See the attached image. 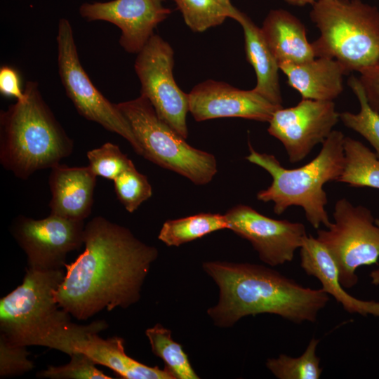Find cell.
<instances>
[{
  "label": "cell",
  "mask_w": 379,
  "mask_h": 379,
  "mask_svg": "<svg viewBox=\"0 0 379 379\" xmlns=\"http://www.w3.org/2000/svg\"><path fill=\"white\" fill-rule=\"evenodd\" d=\"M84 251L55 293L60 308L79 320L137 302L157 249L126 227L96 216L85 225Z\"/></svg>",
  "instance_id": "obj_1"
},
{
  "label": "cell",
  "mask_w": 379,
  "mask_h": 379,
  "mask_svg": "<svg viewBox=\"0 0 379 379\" xmlns=\"http://www.w3.org/2000/svg\"><path fill=\"white\" fill-rule=\"evenodd\" d=\"M203 269L219 288L207 310L216 326L229 328L247 316L271 314L294 324L314 323L329 301L321 288L305 287L265 265L210 261Z\"/></svg>",
  "instance_id": "obj_2"
},
{
  "label": "cell",
  "mask_w": 379,
  "mask_h": 379,
  "mask_svg": "<svg viewBox=\"0 0 379 379\" xmlns=\"http://www.w3.org/2000/svg\"><path fill=\"white\" fill-rule=\"evenodd\" d=\"M25 97L0 114V163L17 178L51 168L69 157L72 140L55 119L39 91L27 81Z\"/></svg>",
  "instance_id": "obj_3"
},
{
  "label": "cell",
  "mask_w": 379,
  "mask_h": 379,
  "mask_svg": "<svg viewBox=\"0 0 379 379\" xmlns=\"http://www.w3.org/2000/svg\"><path fill=\"white\" fill-rule=\"evenodd\" d=\"M344 138L341 131L333 130L317 157L296 168L284 167L274 155L260 153L249 143L246 159L265 169L272 178L267 188L257 193L258 200L272 202L277 215H281L289 207L299 206L314 229L321 225L328 227L331 222L326 210L328 199L324 186L330 181H337L342 173Z\"/></svg>",
  "instance_id": "obj_4"
},
{
  "label": "cell",
  "mask_w": 379,
  "mask_h": 379,
  "mask_svg": "<svg viewBox=\"0 0 379 379\" xmlns=\"http://www.w3.org/2000/svg\"><path fill=\"white\" fill-rule=\"evenodd\" d=\"M310 17L320 32L315 57L333 58L361 72L379 58V9L362 0H318Z\"/></svg>",
  "instance_id": "obj_5"
},
{
  "label": "cell",
  "mask_w": 379,
  "mask_h": 379,
  "mask_svg": "<svg viewBox=\"0 0 379 379\" xmlns=\"http://www.w3.org/2000/svg\"><path fill=\"white\" fill-rule=\"evenodd\" d=\"M65 273L28 267L22 284L0 300V334L15 344L39 345L51 331L70 321L55 297Z\"/></svg>",
  "instance_id": "obj_6"
},
{
  "label": "cell",
  "mask_w": 379,
  "mask_h": 379,
  "mask_svg": "<svg viewBox=\"0 0 379 379\" xmlns=\"http://www.w3.org/2000/svg\"><path fill=\"white\" fill-rule=\"evenodd\" d=\"M117 106L129 123L143 157L197 185L213 180L218 172L215 156L189 145L159 117L145 96L140 95Z\"/></svg>",
  "instance_id": "obj_7"
},
{
  "label": "cell",
  "mask_w": 379,
  "mask_h": 379,
  "mask_svg": "<svg viewBox=\"0 0 379 379\" xmlns=\"http://www.w3.org/2000/svg\"><path fill=\"white\" fill-rule=\"evenodd\" d=\"M333 218L328 227L317 230L316 237L335 260L342 286L351 288L358 282L360 267L378 264L379 226L368 208L345 198L335 202Z\"/></svg>",
  "instance_id": "obj_8"
},
{
  "label": "cell",
  "mask_w": 379,
  "mask_h": 379,
  "mask_svg": "<svg viewBox=\"0 0 379 379\" xmlns=\"http://www.w3.org/2000/svg\"><path fill=\"white\" fill-rule=\"evenodd\" d=\"M58 67L66 94L79 114L126 140L140 156L142 149L131 126L117 104L108 100L93 84L84 69L77 53L70 22L61 18L58 22Z\"/></svg>",
  "instance_id": "obj_9"
},
{
  "label": "cell",
  "mask_w": 379,
  "mask_h": 379,
  "mask_svg": "<svg viewBox=\"0 0 379 379\" xmlns=\"http://www.w3.org/2000/svg\"><path fill=\"white\" fill-rule=\"evenodd\" d=\"M107 327L105 320L94 321L87 325H79L69 321L51 331L39 345L68 355L76 352L84 354L96 365L109 368L121 378L175 379L164 368L150 367L128 356L122 338H101L98 333Z\"/></svg>",
  "instance_id": "obj_10"
},
{
  "label": "cell",
  "mask_w": 379,
  "mask_h": 379,
  "mask_svg": "<svg viewBox=\"0 0 379 379\" xmlns=\"http://www.w3.org/2000/svg\"><path fill=\"white\" fill-rule=\"evenodd\" d=\"M173 54L170 44L154 34L138 53L134 67L141 84V95L150 102L162 121L187 139L188 94L174 79Z\"/></svg>",
  "instance_id": "obj_11"
},
{
  "label": "cell",
  "mask_w": 379,
  "mask_h": 379,
  "mask_svg": "<svg viewBox=\"0 0 379 379\" xmlns=\"http://www.w3.org/2000/svg\"><path fill=\"white\" fill-rule=\"evenodd\" d=\"M84 220L50 214L39 220L18 217L13 234L27 258L28 267L46 271L62 269L69 253L84 240Z\"/></svg>",
  "instance_id": "obj_12"
},
{
  "label": "cell",
  "mask_w": 379,
  "mask_h": 379,
  "mask_svg": "<svg viewBox=\"0 0 379 379\" xmlns=\"http://www.w3.org/2000/svg\"><path fill=\"white\" fill-rule=\"evenodd\" d=\"M339 114L333 101L302 98L293 107L278 109L267 131L281 142L289 161L295 164L326 140L340 120Z\"/></svg>",
  "instance_id": "obj_13"
},
{
  "label": "cell",
  "mask_w": 379,
  "mask_h": 379,
  "mask_svg": "<svg viewBox=\"0 0 379 379\" xmlns=\"http://www.w3.org/2000/svg\"><path fill=\"white\" fill-rule=\"evenodd\" d=\"M225 215L228 230L248 241L260 260L271 267L292 261L307 235L302 223L274 219L248 205H236Z\"/></svg>",
  "instance_id": "obj_14"
},
{
  "label": "cell",
  "mask_w": 379,
  "mask_h": 379,
  "mask_svg": "<svg viewBox=\"0 0 379 379\" xmlns=\"http://www.w3.org/2000/svg\"><path fill=\"white\" fill-rule=\"evenodd\" d=\"M165 0H112L84 3L81 16L88 21L103 20L121 30L119 44L129 53H138L154 34V28L171 14Z\"/></svg>",
  "instance_id": "obj_15"
},
{
  "label": "cell",
  "mask_w": 379,
  "mask_h": 379,
  "mask_svg": "<svg viewBox=\"0 0 379 379\" xmlns=\"http://www.w3.org/2000/svg\"><path fill=\"white\" fill-rule=\"evenodd\" d=\"M189 112L197 121L239 117L268 122L282 106L273 104L251 90H241L228 84L207 80L188 93Z\"/></svg>",
  "instance_id": "obj_16"
},
{
  "label": "cell",
  "mask_w": 379,
  "mask_h": 379,
  "mask_svg": "<svg viewBox=\"0 0 379 379\" xmlns=\"http://www.w3.org/2000/svg\"><path fill=\"white\" fill-rule=\"evenodd\" d=\"M96 178L88 166L70 167L58 164L51 168L48 179L51 214L84 220L91 213Z\"/></svg>",
  "instance_id": "obj_17"
},
{
  "label": "cell",
  "mask_w": 379,
  "mask_h": 379,
  "mask_svg": "<svg viewBox=\"0 0 379 379\" xmlns=\"http://www.w3.org/2000/svg\"><path fill=\"white\" fill-rule=\"evenodd\" d=\"M300 256L304 272L318 279L321 288L340 304L344 310L363 317H379V302L357 298L345 290L335 260L317 237L306 236L300 248Z\"/></svg>",
  "instance_id": "obj_18"
},
{
  "label": "cell",
  "mask_w": 379,
  "mask_h": 379,
  "mask_svg": "<svg viewBox=\"0 0 379 379\" xmlns=\"http://www.w3.org/2000/svg\"><path fill=\"white\" fill-rule=\"evenodd\" d=\"M280 70L286 76L288 85L302 98L333 101L343 91V77L349 74L338 60L326 57L298 64H284Z\"/></svg>",
  "instance_id": "obj_19"
},
{
  "label": "cell",
  "mask_w": 379,
  "mask_h": 379,
  "mask_svg": "<svg viewBox=\"0 0 379 379\" xmlns=\"http://www.w3.org/2000/svg\"><path fill=\"white\" fill-rule=\"evenodd\" d=\"M260 30L279 66L298 64L315 58L304 24L289 11L282 8L271 10Z\"/></svg>",
  "instance_id": "obj_20"
},
{
  "label": "cell",
  "mask_w": 379,
  "mask_h": 379,
  "mask_svg": "<svg viewBox=\"0 0 379 379\" xmlns=\"http://www.w3.org/2000/svg\"><path fill=\"white\" fill-rule=\"evenodd\" d=\"M232 18L237 20L244 30L246 60L256 75V85L253 89L273 104L282 106L279 66L263 38L260 27L238 9Z\"/></svg>",
  "instance_id": "obj_21"
},
{
  "label": "cell",
  "mask_w": 379,
  "mask_h": 379,
  "mask_svg": "<svg viewBox=\"0 0 379 379\" xmlns=\"http://www.w3.org/2000/svg\"><path fill=\"white\" fill-rule=\"evenodd\" d=\"M344 164L337 182L379 190V157L361 141L345 137Z\"/></svg>",
  "instance_id": "obj_22"
},
{
  "label": "cell",
  "mask_w": 379,
  "mask_h": 379,
  "mask_svg": "<svg viewBox=\"0 0 379 379\" xmlns=\"http://www.w3.org/2000/svg\"><path fill=\"white\" fill-rule=\"evenodd\" d=\"M224 229H228L225 214L200 213L166 220L160 230L158 238L168 246H180Z\"/></svg>",
  "instance_id": "obj_23"
},
{
  "label": "cell",
  "mask_w": 379,
  "mask_h": 379,
  "mask_svg": "<svg viewBox=\"0 0 379 379\" xmlns=\"http://www.w3.org/2000/svg\"><path fill=\"white\" fill-rule=\"evenodd\" d=\"M153 354L164 362V368L175 379H199L187 354L178 343L173 340L171 331L157 324L145 331Z\"/></svg>",
  "instance_id": "obj_24"
},
{
  "label": "cell",
  "mask_w": 379,
  "mask_h": 379,
  "mask_svg": "<svg viewBox=\"0 0 379 379\" xmlns=\"http://www.w3.org/2000/svg\"><path fill=\"white\" fill-rule=\"evenodd\" d=\"M319 340L312 338L305 352L298 357L281 354L267 359L266 367L279 379H319L322 373L317 355Z\"/></svg>",
  "instance_id": "obj_25"
},
{
  "label": "cell",
  "mask_w": 379,
  "mask_h": 379,
  "mask_svg": "<svg viewBox=\"0 0 379 379\" xmlns=\"http://www.w3.org/2000/svg\"><path fill=\"white\" fill-rule=\"evenodd\" d=\"M348 85L357 98L360 109L358 113H340V120L347 128L364 137L379 157V113L368 104L359 78L350 77Z\"/></svg>",
  "instance_id": "obj_26"
},
{
  "label": "cell",
  "mask_w": 379,
  "mask_h": 379,
  "mask_svg": "<svg viewBox=\"0 0 379 379\" xmlns=\"http://www.w3.org/2000/svg\"><path fill=\"white\" fill-rule=\"evenodd\" d=\"M186 25L195 32H202L221 25L231 13L216 0H174Z\"/></svg>",
  "instance_id": "obj_27"
},
{
  "label": "cell",
  "mask_w": 379,
  "mask_h": 379,
  "mask_svg": "<svg viewBox=\"0 0 379 379\" xmlns=\"http://www.w3.org/2000/svg\"><path fill=\"white\" fill-rule=\"evenodd\" d=\"M113 181L118 199L129 213H133L152 197V189L147 176L140 173L134 164Z\"/></svg>",
  "instance_id": "obj_28"
},
{
  "label": "cell",
  "mask_w": 379,
  "mask_h": 379,
  "mask_svg": "<svg viewBox=\"0 0 379 379\" xmlns=\"http://www.w3.org/2000/svg\"><path fill=\"white\" fill-rule=\"evenodd\" d=\"M88 166L96 176L114 180L124 171L133 164L118 145L106 142L87 154Z\"/></svg>",
  "instance_id": "obj_29"
},
{
  "label": "cell",
  "mask_w": 379,
  "mask_h": 379,
  "mask_svg": "<svg viewBox=\"0 0 379 379\" xmlns=\"http://www.w3.org/2000/svg\"><path fill=\"white\" fill-rule=\"evenodd\" d=\"M69 363L60 366H49L39 371L37 377L50 379H111L96 366L87 356L81 353H72Z\"/></svg>",
  "instance_id": "obj_30"
},
{
  "label": "cell",
  "mask_w": 379,
  "mask_h": 379,
  "mask_svg": "<svg viewBox=\"0 0 379 379\" xmlns=\"http://www.w3.org/2000/svg\"><path fill=\"white\" fill-rule=\"evenodd\" d=\"M27 346L15 344L0 334V376L8 378L32 371L33 362L28 358Z\"/></svg>",
  "instance_id": "obj_31"
},
{
  "label": "cell",
  "mask_w": 379,
  "mask_h": 379,
  "mask_svg": "<svg viewBox=\"0 0 379 379\" xmlns=\"http://www.w3.org/2000/svg\"><path fill=\"white\" fill-rule=\"evenodd\" d=\"M359 80L370 106L379 113V58L359 72Z\"/></svg>",
  "instance_id": "obj_32"
},
{
  "label": "cell",
  "mask_w": 379,
  "mask_h": 379,
  "mask_svg": "<svg viewBox=\"0 0 379 379\" xmlns=\"http://www.w3.org/2000/svg\"><path fill=\"white\" fill-rule=\"evenodd\" d=\"M0 93L6 97L15 98L17 100L25 97L18 72L8 65L0 68Z\"/></svg>",
  "instance_id": "obj_33"
},
{
  "label": "cell",
  "mask_w": 379,
  "mask_h": 379,
  "mask_svg": "<svg viewBox=\"0 0 379 379\" xmlns=\"http://www.w3.org/2000/svg\"><path fill=\"white\" fill-rule=\"evenodd\" d=\"M375 222L379 226V218H375ZM371 283L376 286H379V266L372 270L369 274Z\"/></svg>",
  "instance_id": "obj_34"
},
{
  "label": "cell",
  "mask_w": 379,
  "mask_h": 379,
  "mask_svg": "<svg viewBox=\"0 0 379 379\" xmlns=\"http://www.w3.org/2000/svg\"><path fill=\"white\" fill-rule=\"evenodd\" d=\"M287 4L295 6H305L307 5L312 6L318 0H284Z\"/></svg>",
  "instance_id": "obj_35"
},
{
  "label": "cell",
  "mask_w": 379,
  "mask_h": 379,
  "mask_svg": "<svg viewBox=\"0 0 379 379\" xmlns=\"http://www.w3.org/2000/svg\"><path fill=\"white\" fill-rule=\"evenodd\" d=\"M222 6L228 10L231 13V18L234 13L237 11L230 2V0H216Z\"/></svg>",
  "instance_id": "obj_36"
}]
</instances>
